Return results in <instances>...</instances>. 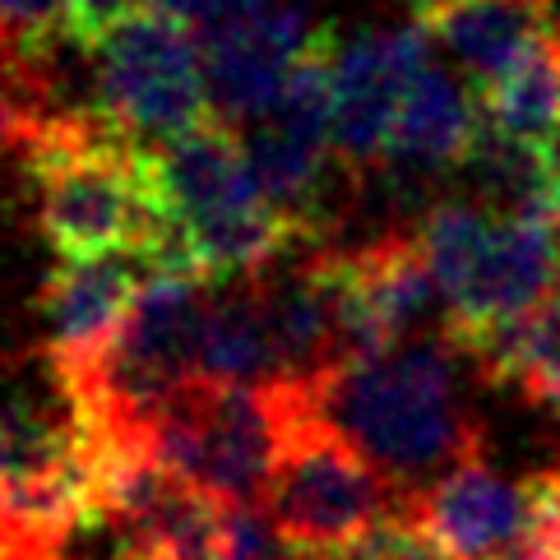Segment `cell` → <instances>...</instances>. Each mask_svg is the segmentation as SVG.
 <instances>
[{
	"instance_id": "cell-16",
	"label": "cell",
	"mask_w": 560,
	"mask_h": 560,
	"mask_svg": "<svg viewBox=\"0 0 560 560\" xmlns=\"http://www.w3.org/2000/svg\"><path fill=\"white\" fill-rule=\"evenodd\" d=\"M477 130H482V112H477V103L458 89L454 74L431 66L408 89L404 107H398L389 163H404V167H417V172L464 167L472 158Z\"/></svg>"
},
{
	"instance_id": "cell-22",
	"label": "cell",
	"mask_w": 560,
	"mask_h": 560,
	"mask_svg": "<svg viewBox=\"0 0 560 560\" xmlns=\"http://www.w3.org/2000/svg\"><path fill=\"white\" fill-rule=\"evenodd\" d=\"M0 28L24 37L37 51H51L56 43H70L66 0H0Z\"/></svg>"
},
{
	"instance_id": "cell-10",
	"label": "cell",
	"mask_w": 560,
	"mask_h": 560,
	"mask_svg": "<svg viewBox=\"0 0 560 560\" xmlns=\"http://www.w3.org/2000/svg\"><path fill=\"white\" fill-rule=\"evenodd\" d=\"M412 510L450 560H505L542 518V491L472 454L412 495Z\"/></svg>"
},
{
	"instance_id": "cell-27",
	"label": "cell",
	"mask_w": 560,
	"mask_h": 560,
	"mask_svg": "<svg viewBox=\"0 0 560 560\" xmlns=\"http://www.w3.org/2000/svg\"><path fill=\"white\" fill-rule=\"evenodd\" d=\"M542 213L551 218V228H556V236H560V190H547V195H542Z\"/></svg>"
},
{
	"instance_id": "cell-17",
	"label": "cell",
	"mask_w": 560,
	"mask_h": 560,
	"mask_svg": "<svg viewBox=\"0 0 560 560\" xmlns=\"http://www.w3.org/2000/svg\"><path fill=\"white\" fill-rule=\"evenodd\" d=\"M477 112H482V126L500 139L542 149L560 130V28L514 70L477 89Z\"/></svg>"
},
{
	"instance_id": "cell-14",
	"label": "cell",
	"mask_w": 560,
	"mask_h": 560,
	"mask_svg": "<svg viewBox=\"0 0 560 560\" xmlns=\"http://www.w3.org/2000/svg\"><path fill=\"white\" fill-rule=\"evenodd\" d=\"M422 28L464 66L477 89L514 70L556 33L551 0H454L422 14Z\"/></svg>"
},
{
	"instance_id": "cell-15",
	"label": "cell",
	"mask_w": 560,
	"mask_h": 560,
	"mask_svg": "<svg viewBox=\"0 0 560 560\" xmlns=\"http://www.w3.org/2000/svg\"><path fill=\"white\" fill-rule=\"evenodd\" d=\"M199 380L236 389H283L278 348L255 278L213 283L205 338H199Z\"/></svg>"
},
{
	"instance_id": "cell-5",
	"label": "cell",
	"mask_w": 560,
	"mask_h": 560,
	"mask_svg": "<svg viewBox=\"0 0 560 560\" xmlns=\"http://www.w3.org/2000/svg\"><path fill=\"white\" fill-rule=\"evenodd\" d=\"M302 398L306 394L296 389H236L190 380L139 431V450L213 505L259 510V495H269L283 454L288 417Z\"/></svg>"
},
{
	"instance_id": "cell-29",
	"label": "cell",
	"mask_w": 560,
	"mask_h": 560,
	"mask_svg": "<svg viewBox=\"0 0 560 560\" xmlns=\"http://www.w3.org/2000/svg\"><path fill=\"white\" fill-rule=\"evenodd\" d=\"M33 551H24V547H5V542H0V560H28Z\"/></svg>"
},
{
	"instance_id": "cell-9",
	"label": "cell",
	"mask_w": 560,
	"mask_h": 560,
	"mask_svg": "<svg viewBox=\"0 0 560 560\" xmlns=\"http://www.w3.org/2000/svg\"><path fill=\"white\" fill-rule=\"evenodd\" d=\"M431 70L427 28H362L338 43L334 61V158L348 176L389 163L398 107Z\"/></svg>"
},
{
	"instance_id": "cell-3",
	"label": "cell",
	"mask_w": 560,
	"mask_h": 560,
	"mask_svg": "<svg viewBox=\"0 0 560 560\" xmlns=\"http://www.w3.org/2000/svg\"><path fill=\"white\" fill-rule=\"evenodd\" d=\"M158 182L172 205L190 265L209 283L255 278L283 255L311 246L255 182L246 139L223 116H205L195 130L153 149Z\"/></svg>"
},
{
	"instance_id": "cell-20",
	"label": "cell",
	"mask_w": 560,
	"mask_h": 560,
	"mask_svg": "<svg viewBox=\"0 0 560 560\" xmlns=\"http://www.w3.org/2000/svg\"><path fill=\"white\" fill-rule=\"evenodd\" d=\"M491 228H495V213L482 205H468V199H445V205H435L422 218V228H417V246H422L427 269L435 273V283L450 306L464 296L477 259H482V250L491 242Z\"/></svg>"
},
{
	"instance_id": "cell-25",
	"label": "cell",
	"mask_w": 560,
	"mask_h": 560,
	"mask_svg": "<svg viewBox=\"0 0 560 560\" xmlns=\"http://www.w3.org/2000/svg\"><path fill=\"white\" fill-rule=\"evenodd\" d=\"M537 163H542V182H547V190H560V130L547 139L542 149H537Z\"/></svg>"
},
{
	"instance_id": "cell-30",
	"label": "cell",
	"mask_w": 560,
	"mask_h": 560,
	"mask_svg": "<svg viewBox=\"0 0 560 560\" xmlns=\"http://www.w3.org/2000/svg\"><path fill=\"white\" fill-rule=\"evenodd\" d=\"M28 560H61V551H33Z\"/></svg>"
},
{
	"instance_id": "cell-1",
	"label": "cell",
	"mask_w": 560,
	"mask_h": 560,
	"mask_svg": "<svg viewBox=\"0 0 560 560\" xmlns=\"http://www.w3.org/2000/svg\"><path fill=\"white\" fill-rule=\"evenodd\" d=\"M14 158L37 190V223L61 265L135 255L153 273L199 278L158 182L153 149H139L97 112H61Z\"/></svg>"
},
{
	"instance_id": "cell-7",
	"label": "cell",
	"mask_w": 560,
	"mask_h": 560,
	"mask_svg": "<svg viewBox=\"0 0 560 560\" xmlns=\"http://www.w3.org/2000/svg\"><path fill=\"white\" fill-rule=\"evenodd\" d=\"M89 56L93 112L139 149H163L209 116L205 51L182 19L139 5Z\"/></svg>"
},
{
	"instance_id": "cell-12",
	"label": "cell",
	"mask_w": 560,
	"mask_h": 560,
	"mask_svg": "<svg viewBox=\"0 0 560 560\" xmlns=\"http://www.w3.org/2000/svg\"><path fill=\"white\" fill-rule=\"evenodd\" d=\"M153 269L135 255L89 259V265H56L43 283L47 357L51 375H79L107 352V343L130 319L139 292Z\"/></svg>"
},
{
	"instance_id": "cell-28",
	"label": "cell",
	"mask_w": 560,
	"mask_h": 560,
	"mask_svg": "<svg viewBox=\"0 0 560 560\" xmlns=\"http://www.w3.org/2000/svg\"><path fill=\"white\" fill-rule=\"evenodd\" d=\"M417 5V14H431V10H445V5H454V0H412Z\"/></svg>"
},
{
	"instance_id": "cell-23",
	"label": "cell",
	"mask_w": 560,
	"mask_h": 560,
	"mask_svg": "<svg viewBox=\"0 0 560 560\" xmlns=\"http://www.w3.org/2000/svg\"><path fill=\"white\" fill-rule=\"evenodd\" d=\"M278 0H195L190 10V33L199 43H218L250 24H259L265 14H273Z\"/></svg>"
},
{
	"instance_id": "cell-24",
	"label": "cell",
	"mask_w": 560,
	"mask_h": 560,
	"mask_svg": "<svg viewBox=\"0 0 560 560\" xmlns=\"http://www.w3.org/2000/svg\"><path fill=\"white\" fill-rule=\"evenodd\" d=\"M144 0H66V24H70V47L93 51L103 37L135 14Z\"/></svg>"
},
{
	"instance_id": "cell-4",
	"label": "cell",
	"mask_w": 560,
	"mask_h": 560,
	"mask_svg": "<svg viewBox=\"0 0 560 560\" xmlns=\"http://www.w3.org/2000/svg\"><path fill=\"white\" fill-rule=\"evenodd\" d=\"M209 292L205 278L153 273L107 352L79 375H51L93 435L139 445V431L199 380Z\"/></svg>"
},
{
	"instance_id": "cell-6",
	"label": "cell",
	"mask_w": 560,
	"mask_h": 560,
	"mask_svg": "<svg viewBox=\"0 0 560 560\" xmlns=\"http://www.w3.org/2000/svg\"><path fill=\"white\" fill-rule=\"evenodd\" d=\"M265 505L296 560H329L394 510L412 505V495L398 491L329 417L315 412L311 398H302L288 417Z\"/></svg>"
},
{
	"instance_id": "cell-18",
	"label": "cell",
	"mask_w": 560,
	"mask_h": 560,
	"mask_svg": "<svg viewBox=\"0 0 560 560\" xmlns=\"http://www.w3.org/2000/svg\"><path fill=\"white\" fill-rule=\"evenodd\" d=\"M468 362L487 371V380L514 385L533 404L560 408V292H551L537 311L518 315L514 325L472 343Z\"/></svg>"
},
{
	"instance_id": "cell-13",
	"label": "cell",
	"mask_w": 560,
	"mask_h": 560,
	"mask_svg": "<svg viewBox=\"0 0 560 560\" xmlns=\"http://www.w3.org/2000/svg\"><path fill=\"white\" fill-rule=\"evenodd\" d=\"M315 28L296 5H273L259 24L218 37V43H199L205 51V89H209V112L223 116L228 126L242 130L269 116L273 103L283 97V84L292 66L302 61L311 47Z\"/></svg>"
},
{
	"instance_id": "cell-11",
	"label": "cell",
	"mask_w": 560,
	"mask_h": 560,
	"mask_svg": "<svg viewBox=\"0 0 560 560\" xmlns=\"http://www.w3.org/2000/svg\"><path fill=\"white\" fill-rule=\"evenodd\" d=\"M556 288H560V236L542 205L524 213H500L464 296L450 306L454 343L468 352L487 334L537 311Z\"/></svg>"
},
{
	"instance_id": "cell-26",
	"label": "cell",
	"mask_w": 560,
	"mask_h": 560,
	"mask_svg": "<svg viewBox=\"0 0 560 560\" xmlns=\"http://www.w3.org/2000/svg\"><path fill=\"white\" fill-rule=\"evenodd\" d=\"M144 5H153V10H163V14H172V19H182V24H190L195 0H144Z\"/></svg>"
},
{
	"instance_id": "cell-2",
	"label": "cell",
	"mask_w": 560,
	"mask_h": 560,
	"mask_svg": "<svg viewBox=\"0 0 560 560\" xmlns=\"http://www.w3.org/2000/svg\"><path fill=\"white\" fill-rule=\"evenodd\" d=\"M468 352L454 334L412 338L375 362L334 375L315 412L343 431L404 495H422L477 454V422L464 398Z\"/></svg>"
},
{
	"instance_id": "cell-21",
	"label": "cell",
	"mask_w": 560,
	"mask_h": 560,
	"mask_svg": "<svg viewBox=\"0 0 560 560\" xmlns=\"http://www.w3.org/2000/svg\"><path fill=\"white\" fill-rule=\"evenodd\" d=\"M329 560H450V556L440 551V542L422 528L417 510L404 505V510H394L385 524H375L366 537H357L348 551H338Z\"/></svg>"
},
{
	"instance_id": "cell-19",
	"label": "cell",
	"mask_w": 560,
	"mask_h": 560,
	"mask_svg": "<svg viewBox=\"0 0 560 560\" xmlns=\"http://www.w3.org/2000/svg\"><path fill=\"white\" fill-rule=\"evenodd\" d=\"M56 116L61 107L51 97V51L0 28V149L19 153Z\"/></svg>"
},
{
	"instance_id": "cell-8",
	"label": "cell",
	"mask_w": 560,
	"mask_h": 560,
	"mask_svg": "<svg viewBox=\"0 0 560 560\" xmlns=\"http://www.w3.org/2000/svg\"><path fill=\"white\" fill-rule=\"evenodd\" d=\"M334 61L338 37L329 28H315L273 112L242 130L259 190L311 242L325 228V172L334 158Z\"/></svg>"
}]
</instances>
